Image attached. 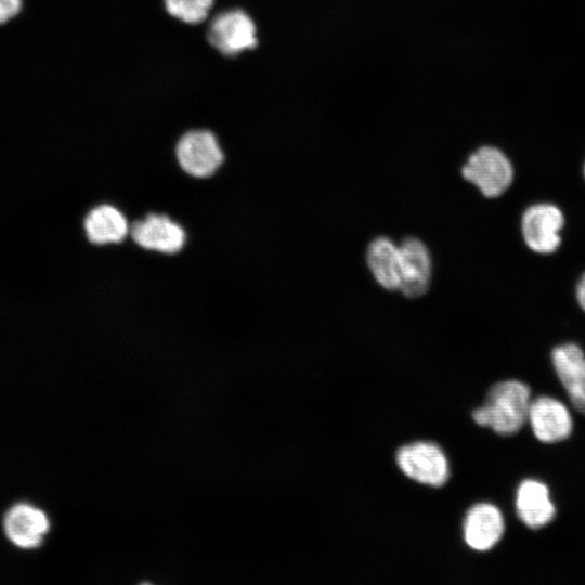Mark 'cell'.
I'll return each instance as SVG.
<instances>
[{"label": "cell", "instance_id": "cell-1", "mask_svg": "<svg viewBox=\"0 0 585 585\" xmlns=\"http://www.w3.org/2000/svg\"><path fill=\"white\" fill-rule=\"evenodd\" d=\"M530 398L525 384L500 381L490 389L484 406L474 410L472 418L479 426L490 427L500 435H512L528 420Z\"/></svg>", "mask_w": 585, "mask_h": 585}, {"label": "cell", "instance_id": "cell-2", "mask_svg": "<svg viewBox=\"0 0 585 585\" xmlns=\"http://www.w3.org/2000/svg\"><path fill=\"white\" fill-rule=\"evenodd\" d=\"M463 177L487 198L504 194L512 183L515 169L507 153L495 144H482L467 157Z\"/></svg>", "mask_w": 585, "mask_h": 585}, {"label": "cell", "instance_id": "cell-3", "mask_svg": "<svg viewBox=\"0 0 585 585\" xmlns=\"http://www.w3.org/2000/svg\"><path fill=\"white\" fill-rule=\"evenodd\" d=\"M257 26L248 13L240 9L226 10L213 17L208 42L225 56H236L258 46Z\"/></svg>", "mask_w": 585, "mask_h": 585}, {"label": "cell", "instance_id": "cell-4", "mask_svg": "<svg viewBox=\"0 0 585 585\" xmlns=\"http://www.w3.org/2000/svg\"><path fill=\"white\" fill-rule=\"evenodd\" d=\"M176 157L180 168L190 177H212L224 161V154L217 136L209 130H191L176 145Z\"/></svg>", "mask_w": 585, "mask_h": 585}, {"label": "cell", "instance_id": "cell-5", "mask_svg": "<svg viewBox=\"0 0 585 585\" xmlns=\"http://www.w3.org/2000/svg\"><path fill=\"white\" fill-rule=\"evenodd\" d=\"M563 225L562 211L549 203L530 206L521 218L523 239L532 251L540 255H549L559 248Z\"/></svg>", "mask_w": 585, "mask_h": 585}, {"label": "cell", "instance_id": "cell-6", "mask_svg": "<svg viewBox=\"0 0 585 585\" xmlns=\"http://www.w3.org/2000/svg\"><path fill=\"white\" fill-rule=\"evenodd\" d=\"M396 463L408 478L430 486H441L448 479V463L443 451L430 442H416L402 446Z\"/></svg>", "mask_w": 585, "mask_h": 585}, {"label": "cell", "instance_id": "cell-7", "mask_svg": "<svg viewBox=\"0 0 585 585\" xmlns=\"http://www.w3.org/2000/svg\"><path fill=\"white\" fill-rule=\"evenodd\" d=\"M129 234L136 246L164 255L178 253L186 242L184 229L165 213L150 212L144 219L132 221Z\"/></svg>", "mask_w": 585, "mask_h": 585}, {"label": "cell", "instance_id": "cell-8", "mask_svg": "<svg viewBox=\"0 0 585 585\" xmlns=\"http://www.w3.org/2000/svg\"><path fill=\"white\" fill-rule=\"evenodd\" d=\"M399 290L408 298L427 292L431 280V257L427 246L418 238L407 237L399 246Z\"/></svg>", "mask_w": 585, "mask_h": 585}, {"label": "cell", "instance_id": "cell-9", "mask_svg": "<svg viewBox=\"0 0 585 585\" xmlns=\"http://www.w3.org/2000/svg\"><path fill=\"white\" fill-rule=\"evenodd\" d=\"M528 420L535 437L544 443L563 441L572 431L568 408L550 396H540L531 402Z\"/></svg>", "mask_w": 585, "mask_h": 585}, {"label": "cell", "instance_id": "cell-10", "mask_svg": "<svg viewBox=\"0 0 585 585\" xmlns=\"http://www.w3.org/2000/svg\"><path fill=\"white\" fill-rule=\"evenodd\" d=\"M555 372L576 411L585 415V355L575 343H564L551 352Z\"/></svg>", "mask_w": 585, "mask_h": 585}, {"label": "cell", "instance_id": "cell-11", "mask_svg": "<svg viewBox=\"0 0 585 585\" xmlns=\"http://www.w3.org/2000/svg\"><path fill=\"white\" fill-rule=\"evenodd\" d=\"M50 522L47 515L29 504L13 506L4 518V532L17 547L30 549L38 547L47 533Z\"/></svg>", "mask_w": 585, "mask_h": 585}, {"label": "cell", "instance_id": "cell-12", "mask_svg": "<svg viewBox=\"0 0 585 585\" xmlns=\"http://www.w3.org/2000/svg\"><path fill=\"white\" fill-rule=\"evenodd\" d=\"M504 531L503 515L491 504H477L466 515L464 538L466 544L474 550H490L499 542Z\"/></svg>", "mask_w": 585, "mask_h": 585}, {"label": "cell", "instance_id": "cell-13", "mask_svg": "<svg viewBox=\"0 0 585 585\" xmlns=\"http://www.w3.org/2000/svg\"><path fill=\"white\" fill-rule=\"evenodd\" d=\"M83 229L88 242L98 246L120 244L129 233L125 213L110 204L93 207L83 219Z\"/></svg>", "mask_w": 585, "mask_h": 585}, {"label": "cell", "instance_id": "cell-14", "mask_svg": "<svg viewBox=\"0 0 585 585\" xmlns=\"http://www.w3.org/2000/svg\"><path fill=\"white\" fill-rule=\"evenodd\" d=\"M516 510L520 520L532 530L547 525L556 515L548 487L536 480L521 482L517 490Z\"/></svg>", "mask_w": 585, "mask_h": 585}, {"label": "cell", "instance_id": "cell-15", "mask_svg": "<svg viewBox=\"0 0 585 585\" xmlns=\"http://www.w3.org/2000/svg\"><path fill=\"white\" fill-rule=\"evenodd\" d=\"M367 265L376 282L385 289L395 290L400 280V251L389 237L372 240L366 253Z\"/></svg>", "mask_w": 585, "mask_h": 585}, {"label": "cell", "instance_id": "cell-16", "mask_svg": "<svg viewBox=\"0 0 585 585\" xmlns=\"http://www.w3.org/2000/svg\"><path fill=\"white\" fill-rule=\"evenodd\" d=\"M212 5L213 0H165L167 12L186 24L204 22Z\"/></svg>", "mask_w": 585, "mask_h": 585}, {"label": "cell", "instance_id": "cell-17", "mask_svg": "<svg viewBox=\"0 0 585 585\" xmlns=\"http://www.w3.org/2000/svg\"><path fill=\"white\" fill-rule=\"evenodd\" d=\"M23 8V0H0V25L16 17Z\"/></svg>", "mask_w": 585, "mask_h": 585}, {"label": "cell", "instance_id": "cell-18", "mask_svg": "<svg viewBox=\"0 0 585 585\" xmlns=\"http://www.w3.org/2000/svg\"><path fill=\"white\" fill-rule=\"evenodd\" d=\"M576 299L580 307L585 311V273L581 276L576 285Z\"/></svg>", "mask_w": 585, "mask_h": 585}, {"label": "cell", "instance_id": "cell-19", "mask_svg": "<svg viewBox=\"0 0 585 585\" xmlns=\"http://www.w3.org/2000/svg\"><path fill=\"white\" fill-rule=\"evenodd\" d=\"M583 173H584V178H585V160H584V164H583Z\"/></svg>", "mask_w": 585, "mask_h": 585}]
</instances>
